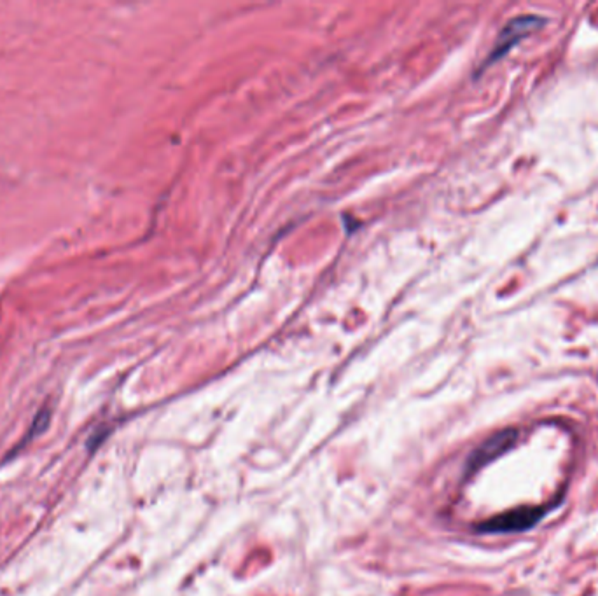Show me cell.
<instances>
[{"label":"cell","mask_w":598,"mask_h":596,"mask_svg":"<svg viewBox=\"0 0 598 596\" xmlns=\"http://www.w3.org/2000/svg\"><path fill=\"white\" fill-rule=\"evenodd\" d=\"M550 509L551 507H522L484 521L477 527V530L484 534H518L536 527L550 513Z\"/></svg>","instance_id":"1"},{"label":"cell","mask_w":598,"mask_h":596,"mask_svg":"<svg viewBox=\"0 0 598 596\" xmlns=\"http://www.w3.org/2000/svg\"><path fill=\"white\" fill-rule=\"evenodd\" d=\"M546 23V20L541 16H534V14H525V16L512 18L502 32L498 34L497 41H495L494 51L490 53V58L487 60V65L501 60L509 49L515 48L525 35H529L532 30H537L539 27Z\"/></svg>","instance_id":"2"},{"label":"cell","mask_w":598,"mask_h":596,"mask_svg":"<svg viewBox=\"0 0 598 596\" xmlns=\"http://www.w3.org/2000/svg\"><path fill=\"white\" fill-rule=\"evenodd\" d=\"M516 441H518V430L515 429L501 430V432L488 437L483 444H480V446L470 453L469 462H467V469H469V472H474L477 471V469L484 467L487 464L494 462L495 458L504 455L505 451L515 448Z\"/></svg>","instance_id":"3"},{"label":"cell","mask_w":598,"mask_h":596,"mask_svg":"<svg viewBox=\"0 0 598 596\" xmlns=\"http://www.w3.org/2000/svg\"><path fill=\"white\" fill-rule=\"evenodd\" d=\"M48 423H49V411L48 409H42V411H39V415L35 416L34 423H32V430H30V436H28V439H32L34 436L41 434L42 430L48 427Z\"/></svg>","instance_id":"4"}]
</instances>
